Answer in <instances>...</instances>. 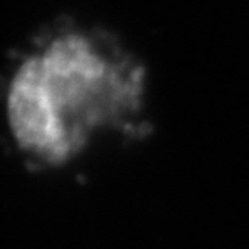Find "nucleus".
I'll return each instance as SVG.
<instances>
[{
    "instance_id": "obj_1",
    "label": "nucleus",
    "mask_w": 249,
    "mask_h": 249,
    "mask_svg": "<svg viewBox=\"0 0 249 249\" xmlns=\"http://www.w3.org/2000/svg\"><path fill=\"white\" fill-rule=\"evenodd\" d=\"M145 71L111 36L64 28L21 62L7 90L16 145L43 164H62L106 132L140 124Z\"/></svg>"
}]
</instances>
